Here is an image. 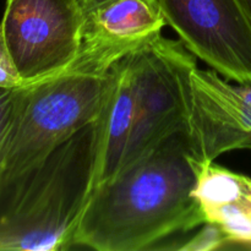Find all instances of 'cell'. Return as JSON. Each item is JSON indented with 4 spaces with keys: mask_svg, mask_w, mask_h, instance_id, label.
I'll list each match as a JSON object with an SVG mask.
<instances>
[{
    "mask_svg": "<svg viewBox=\"0 0 251 251\" xmlns=\"http://www.w3.org/2000/svg\"><path fill=\"white\" fill-rule=\"evenodd\" d=\"M205 164L188 131L169 135L93 189L73 247L142 251L206 223L194 196Z\"/></svg>",
    "mask_w": 251,
    "mask_h": 251,
    "instance_id": "obj_1",
    "label": "cell"
},
{
    "mask_svg": "<svg viewBox=\"0 0 251 251\" xmlns=\"http://www.w3.org/2000/svg\"><path fill=\"white\" fill-rule=\"evenodd\" d=\"M115 63L80 50L61 73L19 88L0 146V221L33 172L63 142L100 117Z\"/></svg>",
    "mask_w": 251,
    "mask_h": 251,
    "instance_id": "obj_2",
    "label": "cell"
},
{
    "mask_svg": "<svg viewBox=\"0 0 251 251\" xmlns=\"http://www.w3.org/2000/svg\"><path fill=\"white\" fill-rule=\"evenodd\" d=\"M103 131L104 107L33 172L0 221V250L73 248L74 233L97 184Z\"/></svg>",
    "mask_w": 251,
    "mask_h": 251,
    "instance_id": "obj_3",
    "label": "cell"
},
{
    "mask_svg": "<svg viewBox=\"0 0 251 251\" xmlns=\"http://www.w3.org/2000/svg\"><path fill=\"white\" fill-rule=\"evenodd\" d=\"M132 54L136 120L122 167L169 135L189 132L191 74L198 68L196 56L180 39L162 34Z\"/></svg>",
    "mask_w": 251,
    "mask_h": 251,
    "instance_id": "obj_4",
    "label": "cell"
},
{
    "mask_svg": "<svg viewBox=\"0 0 251 251\" xmlns=\"http://www.w3.org/2000/svg\"><path fill=\"white\" fill-rule=\"evenodd\" d=\"M85 21L82 0H6L0 27L26 85L73 64L82 44Z\"/></svg>",
    "mask_w": 251,
    "mask_h": 251,
    "instance_id": "obj_5",
    "label": "cell"
},
{
    "mask_svg": "<svg viewBox=\"0 0 251 251\" xmlns=\"http://www.w3.org/2000/svg\"><path fill=\"white\" fill-rule=\"evenodd\" d=\"M154 1L196 58L227 80L251 82V21L240 0Z\"/></svg>",
    "mask_w": 251,
    "mask_h": 251,
    "instance_id": "obj_6",
    "label": "cell"
},
{
    "mask_svg": "<svg viewBox=\"0 0 251 251\" xmlns=\"http://www.w3.org/2000/svg\"><path fill=\"white\" fill-rule=\"evenodd\" d=\"M189 135L203 164L234 150H251V82L232 85L213 69L196 68Z\"/></svg>",
    "mask_w": 251,
    "mask_h": 251,
    "instance_id": "obj_7",
    "label": "cell"
},
{
    "mask_svg": "<svg viewBox=\"0 0 251 251\" xmlns=\"http://www.w3.org/2000/svg\"><path fill=\"white\" fill-rule=\"evenodd\" d=\"M164 26L154 0H108L86 12L80 50L120 60L161 36Z\"/></svg>",
    "mask_w": 251,
    "mask_h": 251,
    "instance_id": "obj_8",
    "label": "cell"
},
{
    "mask_svg": "<svg viewBox=\"0 0 251 251\" xmlns=\"http://www.w3.org/2000/svg\"><path fill=\"white\" fill-rule=\"evenodd\" d=\"M206 222L218 226L230 244L251 248V178L205 164L194 190Z\"/></svg>",
    "mask_w": 251,
    "mask_h": 251,
    "instance_id": "obj_9",
    "label": "cell"
},
{
    "mask_svg": "<svg viewBox=\"0 0 251 251\" xmlns=\"http://www.w3.org/2000/svg\"><path fill=\"white\" fill-rule=\"evenodd\" d=\"M134 53V51H132ZM112 66L104 103V131L97 184L110 180L122 168L136 120L134 54Z\"/></svg>",
    "mask_w": 251,
    "mask_h": 251,
    "instance_id": "obj_10",
    "label": "cell"
},
{
    "mask_svg": "<svg viewBox=\"0 0 251 251\" xmlns=\"http://www.w3.org/2000/svg\"><path fill=\"white\" fill-rule=\"evenodd\" d=\"M228 245H230V242L225 232L218 226L206 222L201 226V229L196 234L176 249L181 251H208L225 249Z\"/></svg>",
    "mask_w": 251,
    "mask_h": 251,
    "instance_id": "obj_11",
    "label": "cell"
},
{
    "mask_svg": "<svg viewBox=\"0 0 251 251\" xmlns=\"http://www.w3.org/2000/svg\"><path fill=\"white\" fill-rule=\"evenodd\" d=\"M25 85L26 83L12 60L0 27V88H19Z\"/></svg>",
    "mask_w": 251,
    "mask_h": 251,
    "instance_id": "obj_12",
    "label": "cell"
},
{
    "mask_svg": "<svg viewBox=\"0 0 251 251\" xmlns=\"http://www.w3.org/2000/svg\"><path fill=\"white\" fill-rule=\"evenodd\" d=\"M19 88H0V146L14 115Z\"/></svg>",
    "mask_w": 251,
    "mask_h": 251,
    "instance_id": "obj_13",
    "label": "cell"
},
{
    "mask_svg": "<svg viewBox=\"0 0 251 251\" xmlns=\"http://www.w3.org/2000/svg\"><path fill=\"white\" fill-rule=\"evenodd\" d=\"M105 1H108V0H82V4L83 6H85L86 12H87L88 10L93 9V7H96L97 5L103 4V2Z\"/></svg>",
    "mask_w": 251,
    "mask_h": 251,
    "instance_id": "obj_14",
    "label": "cell"
},
{
    "mask_svg": "<svg viewBox=\"0 0 251 251\" xmlns=\"http://www.w3.org/2000/svg\"><path fill=\"white\" fill-rule=\"evenodd\" d=\"M243 4V6H244L245 11H247L248 16H249L250 21H251V0H240Z\"/></svg>",
    "mask_w": 251,
    "mask_h": 251,
    "instance_id": "obj_15",
    "label": "cell"
}]
</instances>
